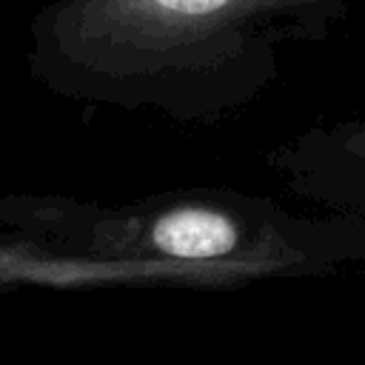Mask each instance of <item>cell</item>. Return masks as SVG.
Wrapping results in <instances>:
<instances>
[{"mask_svg": "<svg viewBox=\"0 0 365 365\" xmlns=\"http://www.w3.org/2000/svg\"><path fill=\"white\" fill-rule=\"evenodd\" d=\"M342 0H54L29 29V71L63 97L211 120L257 91L274 48Z\"/></svg>", "mask_w": 365, "mask_h": 365, "instance_id": "cell-1", "label": "cell"}, {"mask_svg": "<svg viewBox=\"0 0 365 365\" xmlns=\"http://www.w3.org/2000/svg\"><path fill=\"white\" fill-rule=\"evenodd\" d=\"M348 148H351L356 157H362V160H365V125H362V128H356V131H354V137H348Z\"/></svg>", "mask_w": 365, "mask_h": 365, "instance_id": "cell-3", "label": "cell"}, {"mask_svg": "<svg viewBox=\"0 0 365 365\" xmlns=\"http://www.w3.org/2000/svg\"><path fill=\"white\" fill-rule=\"evenodd\" d=\"M68 262L57 271H108L163 285H242L305 265V248L257 205L214 191H180L117 208L20 205Z\"/></svg>", "mask_w": 365, "mask_h": 365, "instance_id": "cell-2", "label": "cell"}]
</instances>
